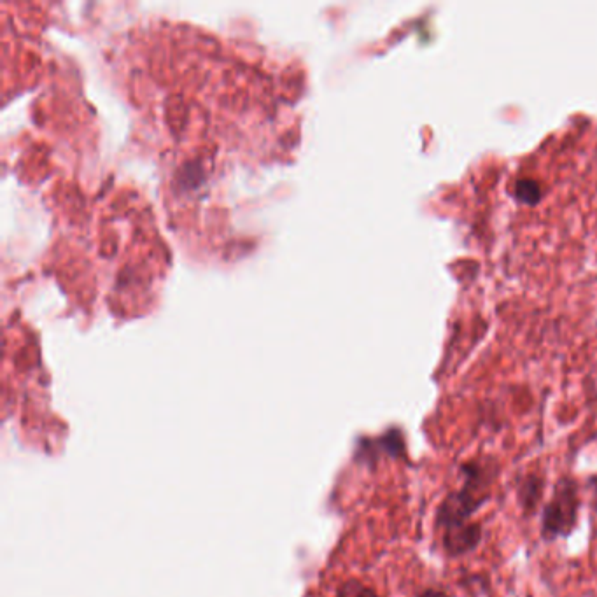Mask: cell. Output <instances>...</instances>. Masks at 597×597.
Masks as SVG:
<instances>
[{
	"label": "cell",
	"instance_id": "3957f363",
	"mask_svg": "<svg viewBox=\"0 0 597 597\" xmlns=\"http://www.w3.org/2000/svg\"><path fill=\"white\" fill-rule=\"evenodd\" d=\"M484 540V529L478 522L442 533L443 552L449 557H463L475 552Z\"/></svg>",
	"mask_w": 597,
	"mask_h": 597
},
{
	"label": "cell",
	"instance_id": "6da1fadb",
	"mask_svg": "<svg viewBox=\"0 0 597 597\" xmlns=\"http://www.w3.org/2000/svg\"><path fill=\"white\" fill-rule=\"evenodd\" d=\"M461 475L463 484L445 496L436 512V529L442 533L473 522V515L491 498L498 466L491 457L471 459L461 464Z\"/></svg>",
	"mask_w": 597,
	"mask_h": 597
},
{
	"label": "cell",
	"instance_id": "5b68a950",
	"mask_svg": "<svg viewBox=\"0 0 597 597\" xmlns=\"http://www.w3.org/2000/svg\"><path fill=\"white\" fill-rule=\"evenodd\" d=\"M340 597H379V594L363 583L351 582L340 590Z\"/></svg>",
	"mask_w": 597,
	"mask_h": 597
},
{
	"label": "cell",
	"instance_id": "7a4b0ae2",
	"mask_svg": "<svg viewBox=\"0 0 597 597\" xmlns=\"http://www.w3.org/2000/svg\"><path fill=\"white\" fill-rule=\"evenodd\" d=\"M578 484L571 477H561L555 484L554 494L541 513L543 540L555 541L568 538L575 531L580 515Z\"/></svg>",
	"mask_w": 597,
	"mask_h": 597
},
{
	"label": "cell",
	"instance_id": "52a82bcc",
	"mask_svg": "<svg viewBox=\"0 0 597 597\" xmlns=\"http://www.w3.org/2000/svg\"><path fill=\"white\" fill-rule=\"evenodd\" d=\"M590 487H592V489H594V494H596V498H597V477L592 478V480H590Z\"/></svg>",
	"mask_w": 597,
	"mask_h": 597
},
{
	"label": "cell",
	"instance_id": "8992f818",
	"mask_svg": "<svg viewBox=\"0 0 597 597\" xmlns=\"http://www.w3.org/2000/svg\"><path fill=\"white\" fill-rule=\"evenodd\" d=\"M417 597H449L443 590L438 589H426L422 590L421 594Z\"/></svg>",
	"mask_w": 597,
	"mask_h": 597
},
{
	"label": "cell",
	"instance_id": "277c9868",
	"mask_svg": "<svg viewBox=\"0 0 597 597\" xmlns=\"http://www.w3.org/2000/svg\"><path fill=\"white\" fill-rule=\"evenodd\" d=\"M543 491H545V478L541 477L538 471L524 473L517 480V499L522 512L526 513L527 517H531L538 510Z\"/></svg>",
	"mask_w": 597,
	"mask_h": 597
}]
</instances>
